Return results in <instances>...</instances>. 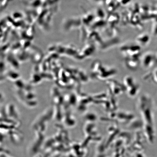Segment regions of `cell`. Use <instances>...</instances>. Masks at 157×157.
<instances>
[{"instance_id":"6da1fadb","label":"cell","mask_w":157,"mask_h":157,"mask_svg":"<svg viewBox=\"0 0 157 157\" xmlns=\"http://www.w3.org/2000/svg\"><path fill=\"white\" fill-rule=\"evenodd\" d=\"M125 88L130 96H135L137 94L139 86L132 78L128 76L126 77L125 80Z\"/></svg>"}]
</instances>
